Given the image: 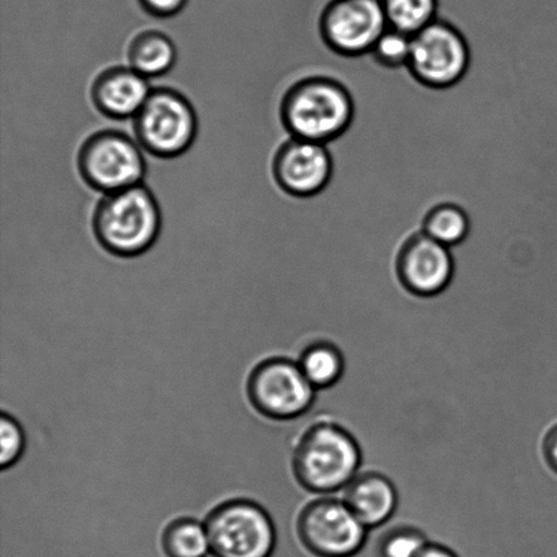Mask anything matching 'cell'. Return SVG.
<instances>
[{
    "label": "cell",
    "mask_w": 557,
    "mask_h": 557,
    "mask_svg": "<svg viewBox=\"0 0 557 557\" xmlns=\"http://www.w3.org/2000/svg\"><path fill=\"white\" fill-rule=\"evenodd\" d=\"M357 106L347 85L326 75H311L288 87L281 120L292 138L330 145L354 124Z\"/></svg>",
    "instance_id": "1"
},
{
    "label": "cell",
    "mask_w": 557,
    "mask_h": 557,
    "mask_svg": "<svg viewBox=\"0 0 557 557\" xmlns=\"http://www.w3.org/2000/svg\"><path fill=\"white\" fill-rule=\"evenodd\" d=\"M360 466L362 450L357 438L332 420L311 424L294 449V476L311 494L343 493L360 473Z\"/></svg>",
    "instance_id": "2"
},
{
    "label": "cell",
    "mask_w": 557,
    "mask_h": 557,
    "mask_svg": "<svg viewBox=\"0 0 557 557\" xmlns=\"http://www.w3.org/2000/svg\"><path fill=\"white\" fill-rule=\"evenodd\" d=\"M162 227L160 205L145 184L103 195L92 214V233L107 252L136 258L156 244Z\"/></svg>",
    "instance_id": "3"
},
{
    "label": "cell",
    "mask_w": 557,
    "mask_h": 557,
    "mask_svg": "<svg viewBox=\"0 0 557 557\" xmlns=\"http://www.w3.org/2000/svg\"><path fill=\"white\" fill-rule=\"evenodd\" d=\"M133 120L141 149L163 160L183 156L198 136V114L193 103L169 87L152 89Z\"/></svg>",
    "instance_id": "4"
},
{
    "label": "cell",
    "mask_w": 557,
    "mask_h": 557,
    "mask_svg": "<svg viewBox=\"0 0 557 557\" xmlns=\"http://www.w3.org/2000/svg\"><path fill=\"white\" fill-rule=\"evenodd\" d=\"M76 165L84 182L103 195L144 184L147 172L139 141L117 129L89 136L81 146Z\"/></svg>",
    "instance_id": "5"
},
{
    "label": "cell",
    "mask_w": 557,
    "mask_h": 557,
    "mask_svg": "<svg viewBox=\"0 0 557 557\" xmlns=\"http://www.w3.org/2000/svg\"><path fill=\"white\" fill-rule=\"evenodd\" d=\"M471 63V44L449 21L435 20L412 36L408 71L428 89H451L466 78Z\"/></svg>",
    "instance_id": "6"
},
{
    "label": "cell",
    "mask_w": 557,
    "mask_h": 557,
    "mask_svg": "<svg viewBox=\"0 0 557 557\" xmlns=\"http://www.w3.org/2000/svg\"><path fill=\"white\" fill-rule=\"evenodd\" d=\"M214 557H271L276 529L269 512L252 500L236 499L216 506L207 517Z\"/></svg>",
    "instance_id": "7"
},
{
    "label": "cell",
    "mask_w": 557,
    "mask_h": 557,
    "mask_svg": "<svg viewBox=\"0 0 557 557\" xmlns=\"http://www.w3.org/2000/svg\"><path fill=\"white\" fill-rule=\"evenodd\" d=\"M369 529L343 498L322 496L300 511L299 542L315 557H354L363 549Z\"/></svg>",
    "instance_id": "8"
},
{
    "label": "cell",
    "mask_w": 557,
    "mask_h": 557,
    "mask_svg": "<svg viewBox=\"0 0 557 557\" xmlns=\"http://www.w3.org/2000/svg\"><path fill=\"white\" fill-rule=\"evenodd\" d=\"M315 392L298 362L288 358L263 360L248 380V397L256 411L275 420L302 417L313 406Z\"/></svg>",
    "instance_id": "9"
},
{
    "label": "cell",
    "mask_w": 557,
    "mask_h": 557,
    "mask_svg": "<svg viewBox=\"0 0 557 557\" xmlns=\"http://www.w3.org/2000/svg\"><path fill=\"white\" fill-rule=\"evenodd\" d=\"M387 27L381 0H331L319 21L326 48L348 59L370 54Z\"/></svg>",
    "instance_id": "10"
},
{
    "label": "cell",
    "mask_w": 557,
    "mask_h": 557,
    "mask_svg": "<svg viewBox=\"0 0 557 557\" xmlns=\"http://www.w3.org/2000/svg\"><path fill=\"white\" fill-rule=\"evenodd\" d=\"M395 270L406 292L419 298H434L450 286L456 261L450 248L419 231L409 234L398 248Z\"/></svg>",
    "instance_id": "11"
},
{
    "label": "cell",
    "mask_w": 557,
    "mask_h": 557,
    "mask_svg": "<svg viewBox=\"0 0 557 557\" xmlns=\"http://www.w3.org/2000/svg\"><path fill=\"white\" fill-rule=\"evenodd\" d=\"M335 173V160L327 145L289 138L278 147L272 174L278 188L297 199L324 193Z\"/></svg>",
    "instance_id": "12"
},
{
    "label": "cell",
    "mask_w": 557,
    "mask_h": 557,
    "mask_svg": "<svg viewBox=\"0 0 557 557\" xmlns=\"http://www.w3.org/2000/svg\"><path fill=\"white\" fill-rule=\"evenodd\" d=\"M152 87L149 79L134 69L116 65L97 76L91 86V101L103 116L134 119L144 108Z\"/></svg>",
    "instance_id": "13"
},
{
    "label": "cell",
    "mask_w": 557,
    "mask_h": 557,
    "mask_svg": "<svg viewBox=\"0 0 557 557\" xmlns=\"http://www.w3.org/2000/svg\"><path fill=\"white\" fill-rule=\"evenodd\" d=\"M343 499L366 528H380L397 510L396 485L380 472H360L343 491Z\"/></svg>",
    "instance_id": "14"
},
{
    "label": "cell",
    "mask_w": 557,
    "mask_h": 557,
    "mask_svg": "<svg viewBox=\"0 0 557 557\" xmlns=\"http://www.w3.org/2000/svg\"><path fill=\"white\" fill-rule=\"evenodd\" d=\"M129 67L147 79L160 78L171 73L177 62L176 44L165 33L146 30L131 41L128 47Z\"/></svg>",
    "instance_id": "15"
},
{
    "label": "cell",
    "mask_w": 557,
    "mask_h": 557,
    "mask_svg": "<svg viewBox=\"0 0 557 557\" xmlns=\"http://www.w3.org/2000/svg\"><path fill=\"white\" fill-rule=\"evenodd\" d=\"M420 231L453 249L467 242L472 232V218L467 207L456 201H441L425 211Z\"/></svg>",
    "instance_id": "16"
},
{
    "label": "cell",
    "mask_w": 557,
    "mask_h": 557,
    "mask_svg": "<svg viewBox=\"0 0 557 557\" xmlns=\"http://www.w3.org/2000/svg\"><path fill=\"white\" fill-rule=\"evenodd\" d=\"M298 364L315 391L335 386L346 371V359L341 348L326 341L314 342L306 347L300 354Z\"/></svg>",
    "instance_id": "17"
},
{
    "label": "cell",
    "mask_w": 557,
    "mask_h": 557,
    "mask_svg": "<svg viewBox=\"0 0 557 557\" xmlns=\"http://www.w3.org/2000/svg\"><path fill=\"white\" fill-rule=\"evenodd\" d=\"M162 548L168 557H207L211 554L206 525L194 518H180L169 523L162 534Z\"/></svg>",
    "instance_id": "18"
},
{
    "label": "cell",
    "mask_w": 557,
    "mask_h": 557,
    "mask_svg": "<svg viewBox=\"0 0 557 557\" xmlns=\"http://www.w3.org/2000/svg\"><path fill=\"white\" fill-rule=\"evenodd\" d=\"M387 25L414 36L438 20L440 0H381Z\"/></svg>",
    "instance_id": "19"
},
{
    "label": "cell",
    "mask_w": 557,
    "mask_h": 557,
    "mask_svg": "<svg viewBox=\"0 0 557 557\" xmlns=\"http://www.w3.org/2000/svg\"><path fill=\"white\" fill-rule=\"evenodd\" d=\"M411 51L412 36L387 27L384 35L380 37L374 48L371 49L369 57L380 67L397 71L408 69Z\"/></svg>",
    "instance_id": "20"
},
{
    "label": "cell",
    "mask_w": 557,
    "mask_h": 557,
    "mask_svg": "<svg viewBox=\"0 0 557 557\" xmlns=\"http://www.w3.org/2000/svg\"><path fill=\"white\" fill-rule=\"evenodd\" d=\"M428 536L420 529L401 525L391 529L376 545L379 557H418L429 545Z\"/></svg>",
    "instance_id": "21"
},
{
    "label": "cell",
    "mask_w": 557,
    "mask_h": 557,
    "mask_svg": "<svg viewBox=\"0 0 557 557\" xmlns=\"http://www.w3.org/2000/svg\"><path fill=\"white\" fill-rule=\"evenodd\" d=\"M0 467L3 471L14 467L25 450V434L18 422L9 413L0 418Z\"/></svg>",
    "instance_id": "22"
},
{
    "label": "cell",
    "mask_w": 557,
    "mask_h": 557,
    "mask_svg": "<svg viewBox=\"0 0 557 557\" xmlns=\"http://www.w3.org/2000/svg\"><path fill=\"white\" fill-rule=\"evenodd\" d=\"M188 0H140V4L147 13L160 18H168L180 13L187 4Z\"/></svg>",
    "instance_id": "23"
},
{
    "label": "cell",
    "mask_w": 557,
    "mask_h": 557,
    "mask_svg": "<svg viewBox=\"0 0 557 557\" xmlns=\"http://www.w3.org/2000/svg\"><path fill=\"white\" fill-rule=\"evenodd\" d=\"M545 466L557 476V423L550 425L542 444Z\"/></svg>",
    "instance_id": "24"
},
{
    "label": "cell",
    "mask_w": 557,
    "mask_h": 557,
    "mask_svg": "<svg viewBox=\"0 0 557 557\" xmlns=\"http://www.w3.org/2000/svg\"><path fill=\"white\" fill-rule=\"evenodd\" d=\"M418 557H458V555L446 545L429 543Z\"/></svg>",
    "instance_id": "25"
}]
</instances>
